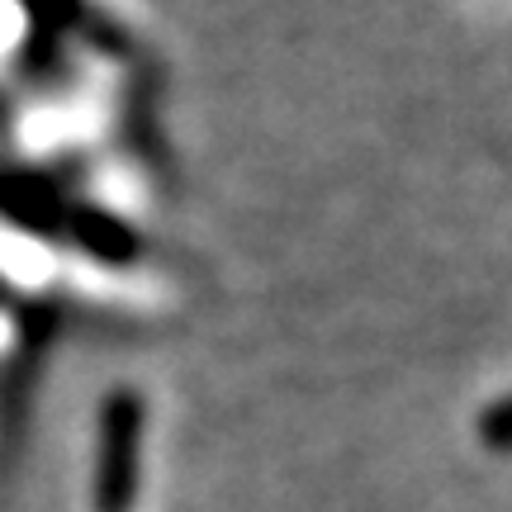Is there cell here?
Masks as SVG:
<instances>
[{"label":"cell","instance_id":"obj_2","mask_svg":"<svg viewBox=\"0 0 512 512\" xmlns=\"http://www.w3.org/2000/svg\"><path fill=\"white\" fill-rule=\"evenodd\" d=\"M76 228H81V238L91 242V252L110 256V261H128V256H133V233H128L124 223L100 219V214H86Z\"/></svg>","mask_w":512,"mask_h":512},{"label":"cell","instance_id":"obj_3","mask_svg":"<svg viewBox=\"0 0 512 512\" xmlns=\"http://www.w3.org/2000/svg\"><path fill=\"white\" fill-rule=\"evenodd\" d=\"M479 437H484L489 451H512V394L479 418Z\"/></svg>","mask_w":512,"mask_h":512},{"label":"cell","instance_id":"obj_1","mask_svg":"<svg viewBox=\"0 0 512 512\" xmlns=\"http://www.w3.org/2000/svg\"><path fill=\"white\" fill-rule=\"evenodd\" d=\"M138 437H143V403L133 389L105 399L100 418V512H128L138 484Z\"/></svg>","mask_w":512,"mask_h":512}]
</instances>
